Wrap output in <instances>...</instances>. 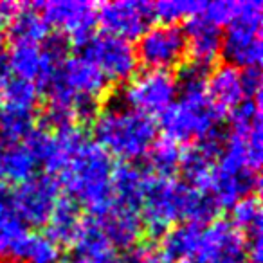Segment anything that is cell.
<instances>
[{"mask_svg":"<svg viewBox=\"0 0 263 263\" xmlns=\"http://www.w3.org/2000/svg\"><path fill=\"white\" fill-rule=\"evenodd\" d=\"M8 24L9 29L6 36L11 38L13 45H40L51 34V27L42 18L40 11L34 8V4H29V2H24L22 8L18 9V13Z\"/></svg>","mask_w":263,"mask_h":263,"instance_id":"603a6c76","label":"cell"},{"mask_svg":"<svg viewBox=\"0 0 263 263\" xmlns=\"http://www.w3.org/2000/svg\"><path fill=\"white\" fill-rule=\"evenodd\" d=\"M180 263H195V261H180Z\"/></svg>","mask_w":263,"mask_h":263,"instance_id":"74e56055","label":"cell"},{"mask_svg":"<svg viewBox=\"0 0 263 263\" xmlns=\"http://www.w3.org/2000/svg\"><path fill=\"white\" fill-rule=\"evenodd\" d=\"M94 141L110 155L123 162L146 157L157 139V123L154 117L126 106L119 98L101 106L92 123Z\"/></svg>","mask_w":263,"mask_h":263,"instance_id":"3957f363","label":"cell"},{"mask_svg":"<svg viewBox=\"0 0 263 263\" xmlns=\"http://www.w3.org/2000/svg\"><path fill=\"white\" fill-rule=\"evenodd\" d=\"M233 218L229 220L238 233L243 236V241L261 240V202L258 195L245 197L231 209Z\"/></svg>","mask_w":263,"mask_h":263,"instance_id":"cb8c5ba5","label":"cell"},{"mask_svg":"<svg viewBox=\"0 0 263 263\" xmlns=\"http://www.w3.org/2000/svg\"><path fill=\"white\" fill-rule=\"evenodd\" d=\"M137 60L146 70L170 72L179 69L187 58V42L184 29L179 26H152L136 45Z\"/></svg>","mask_w":263,"mask_h":263,"instance_id":"9c48e42d","label":"cell"},{"mask_svg":"<svg viewBox=\"0 0 263 263\" xmlns=\"http://www.w3.org/2000/svg\"><path fill=\"white\" fill-rule=\"evenodd\" d=\"M51 85H58L60 88L69 92L74 99L81 98V96L101 99L106 94V90H108L110 81L103 76V72L94 63L78 54V56H67L63 65L60 67L58 76L52 80Z\"/></svg>","mask_w":263,"mask_h":263,"instance_id":"4fadbf2b","label":"cell"},{"mask_svg":"<svg viewBox=\"0 0 263 263\" xmlns=\"http://www.w3.org/2000/svg\"><path fill=\"white\" fill-rule=\"evenodd\" d=\"M60 195V184L51 175H34L9 193L16 215L26 227H45Z\"/></svg>","mask_w":263,"mask_h":263,"instance_id":"7c38bea8","label":"cell"},{"mask_svg":"<svg viewBox=\"0 0 263 263\" xmlns=\"http://www.w3.org/2000/svg\"><path fill=\"white\" fill-rule=\"evenodd\" d=\"M121 263H172V261L162 254L159 247L139 241L137 245L128 249L124 252V256H121Z\"/></svg>","mask_w":263,"mask_h":263,"instance_id":"1f68e13d","label":"cell"},{"mask_svg":"<svg viewBox=\"0 0 263 263\" xmlns=\"http://www.w3.org/2000/svg\"><path fill=\"white\" fill-rule=\"evenodd\" d=\"M205 2L202 0H161L154 4L155 20H161L166 26H177L180 20H190L202 15Z\"/></svg>","mask_w":263,"mask_h":263,"instance_id":"f1b7e54d","label":"cell"},{"mask_svg":"<svg viewBox=\"0 0 263 263\" xmlns=\"http://www.w3.org/2000/svg\"><path fill=\"white\" fill-rule=\"evenodd\" d=\"M36 128V110L2 105L0 108V136L11 141H24Z\"/></svg>","mask_w":263,"mask_h":263,"instance_id":"d4e9b609","label":"cell"},{"mask_svg":"<svg viewBox=\"0 0 263 263\" xmlns=\"http://www.w3.org/2000/svg\"><path fill=\"white\" fill-rule=\"evenodd\" d=\"M180 155H182L180 144H177L175 141L168 139V137H164V136L157 137L146 154L148 166H150L154 175L173 177L179 172Z\"/></svg>","mask_w":263,"mask_h":263,"instance_id":"484cf974","label":"cell"},{"mask_svg":"<svg viewBox=\"0 0 263 263\" xmlns=\"http://www.w3.org/2000/svg\"><path fill=\"white\" fill-rule=\"evenodd\" d=\"M114 159L96 141L85 137L67 161L56 180L65 197L87 208L90 218H99L112 205Z\"/></svg>","mask_w":263,"mask_h":263,"instance_id":"7a4b0ae2","label":"cell"},{"mask_svg":"<svg viewBox=\"0 0 263 263\" xmlns=\"http://www.w3.org/2000/svg\"><path fill=\"white\" fill-rule=\"evenodd\" d=\"M60 247L54 245L45 234L29 233L24 247L22 263H58Z\"/></svg>","mask_w":263,"mask_h":263,"instance_id":"f546056e","label":"cell"},{"mask_svg":"<svg viewBox=\"0 0 263 263\" xmlns=\"http://www.w3.org/2000/svg\"><path fill=\"white\" fill-rule=\"evenodd\" d=\"M209 263H249L245 251L240 252H227V254H220L215 259H211Z\"/></svg>","mask_w":263,"mask_h":263,"instance_id":"836d02e7","label":"cell"},{"mask_svg":"<svg viewBox=\"0 0 263 263\" xmlns=\"http://www.w3.org/2000/svg\"><path fill=\"white\" fill-rule=\"evenodd\" d=\"M27 234L29 231L16 215L9 195L0 190V263H20Z\"/></svg>","mask_w":263,"mask_h":263,"instance_id":"ac0fdd59","label":"cell"},{"mask_svg":"<svg viewBox=\"0 0 263 263\" xmlns=\"http://www.w3.org/2000/svg\"><path fill=\"white\" fill-rule=\"evenodd\" d=\"M222 117L208 90L179 92L175 103L161 116V126L164 137L177 144H195L218 130Z\"/></svg>","mask_w":263,"mask_h":263,"instance_id":"5b68a950","label":"cell"},{"mask_svg":"<svg viewBox=\"0 0 263 263\" xmlns=\"http://www.w3.org/2000/svg\"><path fill=\"white\" fill-rule=\"evenodd\" d=\"M177 81L172 72L144 70L128 81L117 98L130 108L150 117H161L177 99Z\"/></svg>","mask_w":263,"mask_h":263,"instance_id":"ba28073f","label":"cell"},{"mask_svg":"<svg viewBox=\"0 0 263 263\" xmlns=\"http://www.w3.org/2000/svg\"><path fill=\"white\" fill-rule=\"evenodd\" d=\"M6 42H8V36H6V31L0 26V56H2V52L6 49Z\"/></svg>","mask_w":263,"mask_h":263,"instance_id":"d590c367","label":"cell"},{"mask_svg":"<svg viewBox=\"0 0 263 263\" xmlns=\"http://www.w3.org/2000/svg\"><path fill=\"white\" fill-rule=\"evenodd\" d=\"M261 180L259 172L249 168L241 139L227 134L226 144L215 162L208 193L218 209H233L241 198L258 195Z\"/></svg>","mask_w":263,"mask_h":263,"instance_id":"277c9868","label":"cell"},{"mask_svg":"<svg viewBox=\"0 0 263 263\" xmlns=\"http://www.w3.org/2000/svg\"><path fill=\"white\" fill-rule=\"evenodd\" d=\"M42 18L49 27H56L60 34L69 40L70 45L80 49L94 34L96 4L85 0H51L34 2Z\"/></svg>","mask_w":263,"mask_h":263,"instance_id":"30bf717a","label":"cell"},{"mask_svg":"<svg viewBox=\"0 0 263 263\" xmlns=\"http://www.w3.org/2000/svg\"><path fill=\"white\" fill-rule=\"evenodd\" d=\"M148 172L134 162L116 164L112 173V202L139 209Z\"/></svg>","mask_w":263,"mask_h":263,"instance_id":"7402d4cb","label":"cell"},{"mask_svg":"<svg viewBox=\"0 0 263 263\" xmlns=\"http://www.w3.org/2000/svg\"><path fill=\"white\" fill-rule=\"evenodd\" d=\"M36 161L24 141L0 136V184L18 186L36 175Z\"/></svg>","mask_w":263,"mask_h":263,"instance_id":"e0dca14e","label":"cell"},{"mask_svg":"<svg viewBox=\"0 0 263 263\" xmlns=\"http://www.w3.org/2000/svg\"><path fill=\"white\" fill-rule=\"evenodd\" d=\"M263 2L241 0V11L234 22L227 26L222 38V54L227 65L236 69L259 67L263 60Z\"/></svg>","mask_w":263,"mask_h":263,"instance_id":"8992f818","label":"cell"},{"mask_svg":"<svg viewBox=\"0 0 263 263\" xmlns=\"http://www.w3.org/2000/svg\"><path fill=\"white\" fill-rule=\"evenodd\" d=\"M182 29L186 34L187 54H190L191 62L211 67L222 54V27L209 22L205 16L198 15L186 20V26Z\"/></svg>","mask_w":263,"mask_h":263,"instance_id":"2e32d148","label":"cell"},{"mask_svg":"<svg viewBox=\"0 0 263 263\" xmlns=\"http://www.w3.org/2000/svg\"><path fill=\"white\" fill-rule=\"evenodd\" d=\"M0 87H2L0 98H2L4 105L36 110L38 101H40V90H38L33 81L22 80V78H16L9 74V76L2 81Z\"/></svg>","mask_w":263,"mask_h":263,"instance_id":"83f0119b","label":"cell"},{"mask_svg":"<svg viewBox=\"0 0 263 263\" xmlns=\"http://www.w3.org/2000/svg\"><path fill=\"white\" fill-rule=\"evenodd\" d=\"M202 231H204V226H198V223H177L161 236L159 249L172 263L193 261L200 247Z\"/></svg>","mask_w":263,"mask_h":263,"instance_id":"44dd1931","label":"cell"},{"mask_svg":"<svg viewBox=\"0 0 263 263\" xmlns=\"http://www.w3.org/2000/svg\"><path fill=\"white\" fill-rule=\"evenodd\" d=\"M94 220L99 223L103 234L116 251L117 249L128 251L130 247L139 243L144 234V226L139 209L116 204V202H112V205L99 218Z\"/></svg>","mask_w":263,"mask_h":263,"instance_id":"5bb4252c","label":"cell"},{"mask_svg":"<svg viewBox=\"0 0 263 263\" xmlns=\"http://www.w3.org/2000/svg\"><path fill=\"white\" fill-rule=\"evenodd\" d=\"M80 56L94 63L103 76L114 83L130 81L139 69L136 45L106 33L92 34L90 40L80 47Z\"/></svg>","mask_w":263,"mask_h":263,"instance_id":"52a82bcc","label":"cell"},{"mask_svg":"<svg viewBox=\"0 0 263 263\" xmlns=\"http://www.w3.org/2000/svg\"><path fill=\"white\" fill-rule=\"evenodd\" d=\"M154 4L143 0H117L96 6V24L103 33L123 40H139L152 27Z\"/></svg>","mask_w":263,"mask_h":263,"instance_id":"8fae6325","label":"cell"},{"mask_svg":"<svg viewBox=\"0 0 263 263\" xmlns=\"http://www.w3.org/2000/svg\"><path fill=\"white\" fill-rule=\"evenodd\" d=\"M81 223L83 216L80 205L69 197H60L45 226V236L58 247H70L80 233Z\"/></svg>","mask_w":263,"mask_h":263,"instance_id":"ffe728a7","label":"cell"},{"mask_svg":"<svg viewBox=\"0 0 263 263\" xmlns=\"http://www.w3.org/2000/svg\"><path fill=\"white\" fill-rule=\"evenodd\" d=\"M67 263H121V256L103 234L94 218H83Z\"/></svg>","mask_w":263,"mask_h":263,"instance_id":"9a60e30c","label":"cell"},{"mask_svg":"<svg viewBox=\"0 0 263 263\" xmlns=\"http://www.w3.org/2000/svg\"><path fill=\"white\" fill-rule=\"evenodd\" d=\"M208 96L220 112H227L240 105L245 99L243 88H241L240 69L233 65H216L213 70H209L208 83H205Z\"/></svg>","mask_w":263,"mask_h":263,"instance_id":"d6986e66","label":"cell"},{"mask_svg":"<svg viewBox=\"0 0 263 263\" xmlns=\"http://www.w3.org/2000/svg\"><path fill=\"white\" fill-rule=\"evenodd\" d=\"M2 105H4V103H2V98H0V108H2Z\"/></svg>","mask_w":263,"mask_h":263,"instance_id":"8d00e7d4","label":"cell"},{"mask_svg":"<svg viewBox=\"0 0 263 263\" xmlns=\"http://www.w3.org/2000/svg\"><path fill=\"white\" fill-rule=\"evenodd\" d=\"M218 211L208 191L191 187L175 177L148 173L139 208L144 233L161 238L170 227L182 222L208 226L216 220Z\"/></svg>","mask_w":263,"mask_h":263,"instance_id":"6da1fadb","label":"cell"},{"mask_svg":"<svg viewBox=\"0 0 263 263\" xmlns=\"http://www.w3.org/2000/svg\"><path fill=\"white\" fill-rule=\"evenodd\" d=\"M241 11V0H216V2H205L202 16L213 22L215 26H229L238 18Z\"/></svg>","mask_w":263,"mask_h":263,"instance_id":"4dcf8cb0","label":"cell"},{"mask_svg":"<svg viewBox=\"0 0 263 263\" xmlns=\"http://www.w3.org/2000/svg\"><path fill=\"white\" fill-rule=\"evenodd\" d=\"M8 76H9L8 62H6V56L2 54V56H0V85H2V81H4Z\"/></svg>","mask_w":263,"mask_h":263,"instance_id":"e575fe53","label":"cell"},{"mask_svg":"<svg viewBox=\"0 0 263 263\" xmlns=\"http://www.w3.org/2000/svg\"><path fill=\"white\" fill-rule=\"evenodd\" d=\"M8 69L11 76L22 78V80L33 81L36 83V78L40 74L42 65V54L40 45H29V44H16L6 56Z\"/></svg>","mask_w":263,"mask_h":263,"instance_id":"4316f807","label":"cell"},{"mask_svg":"<svg viewBox=\"0 0 263 263\" xmlns=\"http://www.w3.org/2000/svg\"><path fill=\"white\" fill-rule=\"evenodd\" d=\"M240 78L245 98L252 99L261 96V70H259V67L240 70Z\"/></svg>","mask_w":263,"mask_h":263,"instance_id":"d6a6232c","label":"cell"}]
</instances>
